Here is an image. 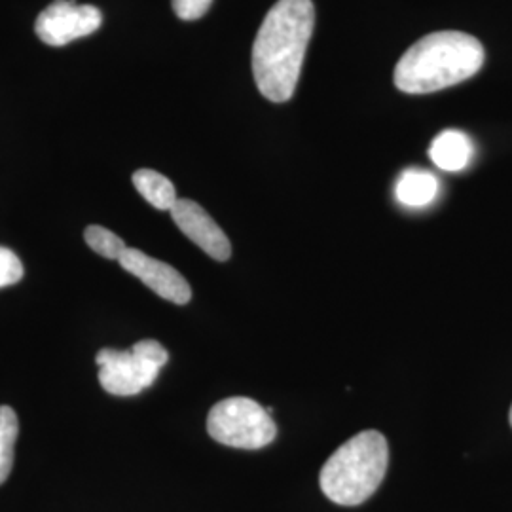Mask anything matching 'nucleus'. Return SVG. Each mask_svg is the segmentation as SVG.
Instances as JSON below:
<instances>
[{"label": "nucleus", "instance_id": "obj_1", "mask_svg": "<svg viewBox=\"0 0 512 512\" xmlns=\"http://www.w3.org/2000/svg\"><path fill=\"white\" fill-rule=\"evenodd\" d=\"M315 25L311 0H279L266 14L253 44L256 88L268 101L294 95Z\"/></svg>", "mask_w": 512, "mask_h": 512}, {"label": "nucleus", "instance_id": "obj_2", "mask_svg": "<svg viewBox=\"0 0 512 512\" xmlns=\"http://www.w3.org/2000/svg\"><path fill=\"white\" fill-rule=\"evenodd\" d=\"M480 40L461 31H439L408 48L395 67L397 90L412 95L439 92L473 78L484 65Z\"/></svg>", "mask_w": 512, "mask_h": 512}, {"label": "nucleus", "instance_id": "obj_3", "mask_svg": "<svg viewBox=\"0 0 512 512\" xmlns=\"http://www.w3.org/2000/svg\"><path fill=\"white\" fill-rule=\"evenodd\" d=\"M389 446L382 433L363 431L344 442L323 465L319 484L332 503L355 507L365 503L384 482Z\"/></svg>", "mask_w": 512, "mask_h": 512}, {"label": "nucleus", "instance_id": "obj_4", "mask_svg": "<svg viewBox=\"0 0 512 512\" xmlns=\"http://www.w3.org/2000/svg\"><path fill=\"white\" fill-rule=\"evenodd\" d=\"M169 353L156 340H141L131 349H101L95 357L99 384L116 397H133L156 382Z\"/></svg>", "mask_w": 512, "mask_h": 512}, {"label": "nucleus", "instance_id": "obj_5", "mask_svg": "<svg viewBox=\"0 0 512 512\" xmlns=\"http://www.w3.org/2000/svg\"><path fill=\"white\" fill-rule=\"evenodd\" d=\"M272 408H262L247 397H230L215 404L207 416V433L219 444L239 450H260L277 437L270 416Z\"/></svg>", "mask_w": 512, "mask_h": 512}, {"label": "nucleus", "instance_id": "obj_6", "mask_svg": "<svg viewBox=\"0 0 512 512\" xmlns=\"http://www.w3.org/2000/svg\"><path fill=\"white\" fill-rule=\"evenodd\" d=\"M101 23L103 14L92 4L54 0L38 14L35 33L48 46H67L73 40L95 33Z\"/></svg>", "mask_w": 512, "mask_h": 512}, {"label": "nucleus", "instance_id": "obj_7", "mask_svg": "<svg viewBox=\"0 0 512 512\" xmlns=\"http://www.w3.org/2000/svg\"><path fill=\"white\" fill-rule=\"evenodd\" d=\"M118 262L126 272L141 279L150 291H154L165 300L179 306L190 302L192 289L184 279V275L179 274L173 266L131 247L124 251V255L120 256Z\"/></svg>", "mask_w": 512, "mask_h": 512}, {"label": "nucleus", "instance_id": "obj_8", "mask_svg": "<svg viewBox=\"0 0 512 512\" xmlns=\"http://www.w3.org/2000/svg\"><path fill=\"white\" fill-rule=\"evenodd\" d=\"M169 213L184 236L194 241L203 253L219 262H224L232 256L230 239L226 238L222 228L211 219V215L200 203L179 198Z\"/></svg>", "mask_w": 512, "mask_h": 512}, {"label": "nucleus", "instance_id": "obj_9", "mask_svg": "<svg viewBox=\"0 0 512 512\" xmlns=\"http://www.w3.org/2000/svg\"><path fill=\"white\" fill-rule=\"evenodd\" d=\"M475 148L471 139L458 129H446L435 137L429 148L433 164L444 171H463L471 164Z\"/></svg>", "mask_w": 512, "mask_h": 512}, {"label": "nucleus", "instance_id": "obj_10", "mask_svg": "<svg viewBox=\"0 0 512 512\" xmlns=\"http://www.w3.org/2000/svg\"><path fill=\"white\" fill-rule=\"evenodd\" d=\"M439 181L433 173L421 169H406L395 186L397 200L406 207H425L435 202Z\"/></svg>", "mask_w": 512, "mask_h": 512}, {"label": "nucleus", "instance_id": "obj_11", "mask_svg": "<svg viewBox=\"0 0 512 512\" xmlns=\"http://www.w3.org/2000/svg\"><path fill=\"white\" fill-rule=\"evenodd\" d=\"M133 186L158 211H171L177 203V190L173 183L154 169H139L133 173Z\"/></svg>", "mask_w": 512, "mask_h": 512}, {"label": "nucleus", "instance_id": "obj_12", "mask_svg": "<svg viewBox=\"0 0 512 512\" xmlns=\"http://www.w3.org/2000/svg\"><path fill=\"white\" fill-rule=\"evenodd\" d=\"M18 414L10 406H0V486L12 473L14 446L18 440Z\"/></svg>", "mask_w": 512, "mask_h": 512}, {"label": "nucleus", "instance_id": "obj_13", "mask_svg": "<svg viewBox=\"0 0 512 512\" xmlns=\"http://www.w3.org/2000/svg\"><path fill=\"white\" fill-rule=\"evenodd\" d=\"M84 239L97 255L105 256L109 260H120V256L128 249L124 239L118 238L103 226H88L84 230Z\"/></svg>", "mask_w": 512, "mask_h": 512}, {"label": "nucleus", "instance_id": "obj_14", "mask_svg": "<svg viewBox=\"0 0 512 512\" xmlns=\"http://www.w3.org/2000/svg\"><path fill=\"white\" fill-rule=\"evenodd\" d=\"M23 277V264L18 255L6 247H0V289L16 285Z\"/></svg>", "mask_w": 512, "mask_h": 512}, {"label": "nucleus", "instance_id": "obj_15", "mask_svg": "<svg viewBox=\"0 0 512 512\" xmlns=\"http://www.w3.org/2000/svg\"><path fill=\"white\" fill-rule=\"evenodd\" d=\"M173 10L184 21H194L207 14L213 0H171Z\"/></svg>", "mask_w": 512, "mask_h": 512}, {"label": "nucleus", "instance_id": "obj_16", "mask_svg": "<svg viewBox=\"0 0 512 512\" xmlns=\"http://www.w3.org/2000/svg\"><path fill=\"white\" fill-rule=\"evenodd\" d=\"M511 425H512V406H511Z\"/></svg>", "mask_w": 512, "mask_h": 512}]
</instances>
